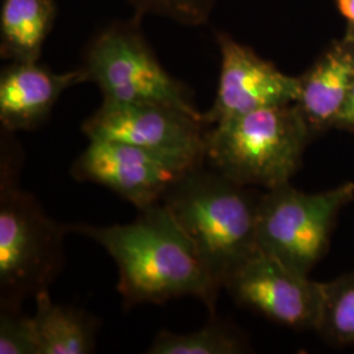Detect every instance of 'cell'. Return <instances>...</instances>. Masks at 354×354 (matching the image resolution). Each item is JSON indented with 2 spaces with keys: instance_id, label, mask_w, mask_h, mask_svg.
<instances>
[{
  "instance_id": "6da1fadb",
  "label": "cell",
  "mask_w": 354,
  "mask_h": 354,
  "mask_svg": "<svg viewBox=\"0 0 354 354\" xmlns=\"http://www.w3.org/2000/svg\"><path fill=\"white\" fill-rule=\"evenodd\" d=\"M138 212L127 225L74 223L70 231L96 241L112 256L118 268L117 290L127 307L193 297L214 315L221 291L187 234L162 203Z\"/></svg>"
},
{
  "instance_id": "7a4b0ae2",
  "label": "cell",
  "mask_w": 354,
  "mask_h": 354,
  "mask_svg": "<svg viewBox=\"0 0 354 354\" xmlns=\"http://www.w3.org/2000/svg\"><path fill=\"white\" fill-rule=\"evenodd\" d=\"M12 131L0 137V308H21L28 298L49 290L64 266L70 225L45 213L20 187L24 163Z\"/></svg>"
},
{
  "instance_id": "3957f363",
  "label": "cell",
  "mask_w": 354,
  "mask_h": 354,
  "mask_svg": "<svg viewBox=\"0 0 354 354\" xmlns=\"http://www.w3.org/2000/svg\"><path fill=\"white\" fill-rule=\"evenodd\" d=\"M261 194L205 163L193 167L165 192L162 203L187 234L215 288L259 250L257 210Z\"/></svg>"
},
{
  "instance_id": "277c9868",
  "label": "cell",
  "mask_w": 354,
  "mask_h": 354,
  "mask_svg": "<svg viewBox=\"0 0 354 354\" xmlns=\"http://www.w3.org/2000/svg\"><path fill=\"white\" fill-rule=\"evenodd\" d=\"M313 137L295 104L263 108L209 127L205 163L241 185L274 189L298 172Z\"/></svg>"
},
{
  "instance_id": "5b68a950",
  "label": "cell",
  "mask_w": 354,
  "mask_h": 354,
  "mask_svg": "<svg viewBox=\"0 0 354 354\" xmlns=\"http://www.w3.org/2000/svg\"><path fill=\"white\" fill-rule=\"evenodd\" d=\"M140 16L114 21L89 41L82 68L87 80L102 91V102L162 104L203 115L189 91L171 75L149 45Z\"/></svg>"
},
{
  "instance_id": "8992f818",
  "label": "cell",
  "mask_w": 354,
  "mask_h": 354,
  "mask_svg": "<svg viewBox=\"0 0 354 354\" xmlns=\"http://www.w3.org/2000/svg\"><path fill=\"white\" fill-rule=\"evenodd\" d=\"M354 200V183L306 193L289 184L261 194L257 210L259 250L310 274L327 253L339 213Z\"/></svg>"
},
{
  "instance_id": "52a82bcc",
  "label": "cell",
  "mask_w": 354,
  "mask_h": 354,
  "mask_svg": "<svg viewBox=\"0 0 354 354\" xmlns=\"http://www.w3.org/2000/svg\"><path fill=\"white\" fill-rule=\"evenodd\" d=\"M209 127L203 115L169 105L102 102L82 131L88 140L124 142L193 168L205 163Z\"/></svg>"
},
{
  "instance_id": "ba28073f",
  "label": "cell",
  "mask_w": 354,
  "mask_h": 354,
  "mask_svg": "<svg viewBox=\"0 0 354 354\" xmlns=\"http://www.w3.org/2000/svg\"><path fill=\"white\" fill-rule=\"evenodd\" d=\"M232 299L286 328L317 329L324 282H317L274 256L257 250L228 277Z\"/></svg>"
},
{
  "instance_id": "9c48e42d",
  "label": "cell",
  "mask_w": 354,
  "mask_h": 354,
  "mask_svg": "<svg viewBox=\"0 0 354 354\" xmlns=\"http://www.w3.org/2000/svg\"><path fill=\"white\" fill-rule=\"evenodd\" d=\"M190 168L124 142L89 140L71 167L80 183L112 190L138 210L162 203L168 188Z\"/></svg>"
},
{
  "instance_id": "30bf717a",
  "label": "cell",
  "mask_w": 354,
  "mask_h": 354,
  "mask_svg": "<svg viewBox=\"0 0 354 354\" xmlns=\"http://www.w3.org/2000/svg\"><path fill=\"white\" fill-rule=\"evenodd\" d=\"M221 50V75L213 106L203 113L207 125L269 106L294 104L299 77L283 74L254 51L226 33L216 35Z\"/></svg>"
},
{
  "instance_id": "8fae6325",
  "label": "cell",
  "mask_w": 354,
  "mask_h": 354,
  "mask_svg": "<svg viewBox=\"0 0 354 354\" xmlns=\"http://www.w3.org/2000/svg\"><path fill=\"white\" fill-rule=\"evenodd\" d=\"M82 67L54 73L36 62H10L0 74V122L8 131L41 127L64 91L87 83Z\"/></svg>"
},
{
  "instance_id": "7c38bea8",
  "label": "cell",
  "mask_w": 354,
  "mask_h": 354,
  "mask_svg": "<svg viewBox=\"0 0 354 354\" xmlns=\"http://www.w3.org/2000/svg\"><path fill=\"white\" fill-rule=\"evenodd\" d=\"M299 77V95L294 102L314 136L332 127L354 83V39L333 42Z\"/></svg>"
},
{
  "instance_id": "4fadbf2b",
  "label": "cell",
  "mask_w": 354,
  "mask_h": 354,
  "mask_svg": "<svg viewBox=\"0 0 354 354\" xmlns=\"http://www.w3.org/2000/svg\"><path fill=\"white\" fill-rule=\"evenodd\" d=\"M38 354H88L96 349L100 320L84 310L53 302L50 291L35 297Z\"/></svg>"
},
{
  "instance_id": "5bb4252c",
  "label": "cell",
  "mask_w": 354,
  "mask_h": 354,
  "mask_svg": "<svg viewBox=\"0 0 354 354\" xmlns=\"http://www.w3.org/2000/svg\"><path fill=\"white\" fill-rule=\"evenodd\" d=\"M57 16L54 0H3L0 55L10 62H36Z\"/></svg>"
},
{
  "instance_id": "9a60e30c",
  "label": "cell",
  "mask_w": 354,
  "mask_h": 354,
  "mask_svg": "<svg viewBox=\"0 0 354 354\" xmlns=\"http://www.w3.org/2000/svg\"><path fill=\"white\" fill-rule=\"evenodd\" d=\"M248 339L235 326L213 317L190 333L160 330L147 351L150 354H241L250 352Z\"/></svg>"
},
{
  "instance_id": "2e32d148",
  "label": "cell",
  "mask_w": 354,
  "mask_h": 354,
  "mask_svg": "<svg viewBox=\"0 0 354 354\" xmlns=\"http://www.w3.org/2000/svg\"><path fill=\"white\" fill-rule=\"evenodd\" d=\"M315 330L333 345H354V272L324 282L323 308Z\"/></svg>"
},
{
  "instance_id": "e0dca14e",
  "label": "cell",
  "mask_w": 354,
  "mask_h": 354,
  "mask_svg": "<svg viewBox=\"0 0 354 354\" xmlns=\"http://www.w3.org/2000/svg\"><path fill=\"white\" fill-rule=\"evenodd\" d=\"M137 16H155L180 26H206L219 0H125Z\"/></svg>"
},
{
  "instance_id": "ac0fdd59",
  "label": "cell",
  "mask_w": 354,
  "mask_h": 354,
  "mask_svg": "<svg viewBox=\"0 0 354 354\" xmlns=\"http://www.w3.org/2000/svg\"><path fill=\"white\" fill-rule=\"evenodd\" d=\"M0 354H38L33 317L21 308H0Z\"/></svg>"
},
{
  "instance_id": "d6986e66",
  "label": "cell",
  "mask_w": 354,
  "mask_h": 354,
  "mask_svg": "<svg viewBox=\"0 0 354 354\" xmlns=\"http://www.w3.org/2000/svg\"><path fill=\"white\" fill-rule=\"evenodd\" d=\"M332 127L354 133V83L342 102V108L336 114Z\"/></svg>"
},
{
  "instance_id": "ffe728a7",
  "label": "cell",
  "mask_w": 354,
  "mask_h": 354,
  "mask_svg": "<svg viewBox=\"0 0 354 354\" xmlns=\"http://www.w3.org/2000/svg\"><path fill=\"white\" fill-rule=\"evenodd\" d=\"M337 6L342 16L348 21L345 37L354 39V0H337Z\"/></svg>"
}]
</instances>
